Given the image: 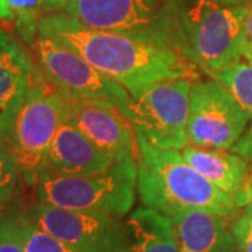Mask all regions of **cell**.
I'll use <instances>...</instances> for the list:
<instances>
[{"mask_svg": "<svg viewBox=\"0 0 252 252\" xmlns=\"http://www.w3.org/2000/svg\"><path fill=\"white\" fill-rule=\"evenodd\" d=\"M38 34L52 36L70 48L98 72L127 93L167 79L202 77V72L175 51L112 31L81 24L66 11L41 20Z\"/></svg>", "mask_w": 252, "mask_h": 252, "instance_id": "6da1fadb", "label": "cell"}, {"mask_svg": "<svg viewBox=\"0 0 252 252\" xmlns=\"http://www.w3.org/2000/svg\"><path fill=\"white\" fill-rule=\"evenodd\" d=\"M136 137L137 193L144 207L168 217L190 209L213 212L231 220L240 213L234 199L196 171L180 150L158 149L137 132Z\"/></svg>", "mask_w": 252, "mask_h": 252, "instance_id": "7a4b0ae2", "label": "cell"}, {"mask_svg": "<svg viewBox=\"0 0 252 252\" xmlns=\"http://www.w3.org/2000/svg\"><path fill=\"white\" fill-rule=\"evenodd\" d=\"M64 11L87 27L164 46L185 58L182 0H67Z\"/></svg>", "mask_w": 252, "mask_h": 252, "instance_id": "3957f363", "label": "cell"}, {"mask_svg": "<svg viewBox=\"0 0 252 252\" xmlns=\"http://www.w3.org/2000/svg\"><path fill=\"white\" fill-rule=\"evenodd\" d=\"M245 6L219 0H182L185 58L206 76L227 69L244 58Z\"/></svg>", "mask_w": 252, "mask_h": 252, "instance_id": "277c9868", "label": "cell"}, {"mask_svg": "<svg viewBox=\"0 0 252 252\" xmlns=\"http://www.w3.org/2000/svg\"><path fill=\"white\" fill-rule=\"evenodd\" d=\"M137 162L115 161L107 171L66 175L44 167L35 182L36 202L125 217L135 205Z\"/></svg>", "mask_w": 252, "mask_h": 252, "instance_id": "5b68a950", "label": "cell"}, {"mask_svg": "<svg viewBox=\"0 0 252 252\" xmlns=\"http://www.w3.org/2000/svg\"><path fill=\"white\" fill-rule=\"evenodd\" d=\"M66 114L67 99L36 66L24 101L1 139L28 185H35L38 174L45 167L51 143Z\"/></svg>", "mask_w": 252, "mask_h": 252, "instance_id": "8992f818", "label": "cell"}, {"mask_svg": "<svg viewBox=\"0 0 252 252\" xmlns=\"http://www.w3.org/2000/svg\"><path fill=\"white\" fill-rule=\"evenodd\" d=\"M190 79H167L129 91L126 118L150 144L182 150L188 140Z\"/></svg>", "mask_w": 252, "mask_h": 252, "instance_id": "52a82bcc", "label": "cell"}, {"mask_svg": "<svg viewBox=\"0 0 252 252\" xmlns=\"http://www.w3.org/2000/svg\"><path fill=\"white\" fill-rule=\"evenodd\" d=\"M31 48L38 69L64 98L105 99L119 107L126 115L130 105L127 90L98 72L80 55L44 34H38Z\"/></svg>", "mask_w": 252, "mask_h": 252, "instance_id": "ba28073f", "label": "cell"}, {"mask_svg": "<svg viewBox=\"0 0 252 252\" xmlns=\"http://www.w3.org/2000/svg\"><path fill=\"white\" fill-rule=\"evenodd\" d=\"M26 216L76 252H130V233L124 217L72 210L35 202Z\"/></svg>", "mask_w": 252, "mask_h": 252, "instance_id": "9c48e42d", "label": "cell"}, {"mask_svg": "<svg viewBox=\"0 0 252 252\" xmlns=\"http://www.w3.org/2000/svg\"><path fill=\"white\" fill-rule=\"evenodd\" d=\"M250 125V115L216 79L198 77L189 91L188 140L206 149L230 150Z\"/></svg>", "mask_w": 252, "mask_h": 252, "instance_id": "30bf717a", "label": "cell"}, {"mask_svg": "<svg viewBox=\"0 0 252 252\" xmlns=\"http://www.w3.org/2000/svg\"><path fill=\"white\" fill-rule=\"evenodd\" d=\"M66 117L115 161L137 162L139 144L135 127L115 104L105 99H67Z\"/></svg>", "mask_w": 252, "mask_h": 252, "instance_id": "8fae6325", "label": "cell"}, {"mask_svg": "<svg viewBox=\"0 0 252 252\" xmlns=\"http://www.w3.org/2000/svg\"><path fill=\"white\" fill-rule=\"evenodd\" d=\"M36 63L11 32L0 27V137L23 104Z\"/></svg>", "mask_w": 252, "mask_h": 252, "instance_id": "7c38bea8", "label": "cell"}, {"mask_svg": "<svg viewBox=\"0 0 252 252\" xmlns=\"http://www.w3.org/2000/svg\"><path fill=\"white\" fill-rule=\"evenodd\" d=\"M114 162L66 117L56 130L45 165L66 175H93L107 171Z\"/></svg>", "mask_w": 252, "mask_h": 252, "instance_id": "4fadbf2b", "label": "cell"}, {"mask_svg": "<svg viewBox=\"0 0 252 252\" xmlns=\"http://www.w3.org/2000/svg\"><path fill=\"white\" fill-rule=\"evenodd\" d=\"M170 219L181 252H240L225 217L190 209Z\"/></svg>", "mask_w": 252, "mask_h": 252, "instance_id": "5bb4252c", "label": "cell"}, {"mask_svg": "<svg viewBox=\"0 0 252 252\" xmlns=\"http://www.w3.org/2000/svg\"><path fill=\"white\" fill-rule=\"evenodd\" d=\"M181 154L196 171L237 203L247 181L252 175L251 167L245 158L224 149H206L192 143L187 144Z\"/></svg>", "mask_w": 252, "mask_h": 252, "instance_id": "9a60e30c", "label": "cell"}, {"mask_svg": "<svg viewBox=\"0 0 252 252\" xmlns=\"http://www.w3.org/2000/svg\"><path fill=\"white\" fill-rule=\"evenodd\" d=\"M126 223L130 233V252H181L168 216L149 207H140Z\"/></svg>", "mask_w": 252, "mask_h": 252, "instance_id": "2e32d148", "label": "cell"}, {"mask_svg": "<svg viewBox=\"0 0 252 252\" xmlns=\"http://www.w3.org/2000/svg\"><path fill=\"white\" fill-rule=\"evenodd\" d=\"M67 0H0V27L14 31L23 44L32 46L41 20L64 11Z\"/></svg>", "mask_w": 252, "mask_h": 252, "instance_id": "e0dca14e", "label": "cell"}, {"mask_svg": "<svg viewBox=\"0 0 252 252\" xmlns=\"http://www.w3.org/2000/svg\"><path fill=\"white\" fill-rule=\"evenodd\" d=\"M212 77L220 81L250 115L251 126L245 130L231 150L240 154L248 161L250 167H252V59L243 58Z\"/></svg>", "mask_w": 252, "mask_h": 252, "instance_id": "ac0fdd59", "label": "cell"}, {"mask_svg": "<svg viewBox=\"0 0 252 252\" xmlns=\"http://www.w3.org/2000/svg\"><path fill=\"white\" fill-rule=\"evenodd\" d=\"M21 228L26 252H76L63 241L31 221L26 215L21 216Z\"/></svg>", "mask_w": 252, "mask_h": 252, "instance_id": "d6986e66", "label": "cell"}, {"mask_svg": "<svg viewBox=\"0 0 252 252\" xmlns=\"http://www.w3.org/2000/svg\"><path fill=\"white\" fill-rule=\"evenodd\" d=\"M21 178L14 157L0 137V202L9 203L14 198Z\"/></svg>", "mask_w": 252, "mask_h": 252, "instance_id": "ffe728a7", "label": "cell"}, {"mask_svg": "<svg viewBox=\"0 0 252 252\" xmlns=\"http://www.w3.org/2000/svg\"><path fill=\"white\" fill-rule=\"evenodd\" d=\"M0 252H26L21 216L9 215L3 228L0 230Z\"/></svg>", "mask_w": 252, "mask_h": 252, "instance_id": "44dd1931", "label": "cell"}, {"mask_svg": "<svg viewBox=\"0 0 252 252\" xmlns=\"http://www.w3.org/2000/svg\"><path fill=\"white\" fill-rule=\"evenodd\" d=\"M230 230L234 235L240 252H252V217L241 212L233 219Z\"/></svg>", "mask_w": 252, "mask_h": 252, "instance_id": "7402d4cb", "label": "cell"}, {"mask_svg": "<svg viewBox=\"0 0 252 252\" xmlns=\"http://www.w3.org/2000/svg\"><path fill=\"white\" fill-rule=\"evenodd\" d=\"M244 6H245V21H244V24H245V39H247L244 58L252 59V0Z\"/></svg>", "mask_w": 252, "mask_h": 252, "instance_id": "603a6c76", "label": "cell"}, {"mask_svg": "<svg viewBox=\"0 0 252 252\" xmlns=\"http://www.w3.org/2000/svg\"><path fill=\"white\" fill-rule=\"evenodd\" d=\"M237 206L241 212H245L247 215L252 217V175L247 181L241 195L237 199Z\"/></svg>", "mask_w": 252, "mask_h": 252, "instance_id": "cb8c5ba5", "label": "cell"}, {"mask_svg": "<svg viewBox=\"0 0 252 252\" xmlns=\"http://www.w3.org/2000/svg\"><path fill=\"white\" fill-rule=\"evenodd\" d=\"M219 1L224 3V4H230V6H244L251 0H219Z\"/></svg>", "mask_w": 252, "mask_h": 252, "instance_id": "d4e9b609", "label": "cell"}, {"mask_svg": "<svg viewBox=\"0 0 252 252\" xmlns=\"http://www.w3.org/2000/svg\"><path fill=\"white\" fill-rule=\"evenodd\" d=\"M10 213L6 212V206H0V230L3 228V225L6 223L7 217H9Z\"/></svg>", "mask_w": 252, "mask_h": 252, "instance_id": "484cf974", "label": "cell"}, {"mask_svg": "<svg viewBox=\"0 0 252 252\" xmlns=\"http://www.w3.org/2000/svg\"><path fill=\"white\" fill-rule=\"evenodd\" d=\"M0 206H6V203H1V202H0Z\"/></svg>", "mask_w": 252, "mask_h": 252, "instance_id": "4316f807", "label": "cell"}]
</instances>
